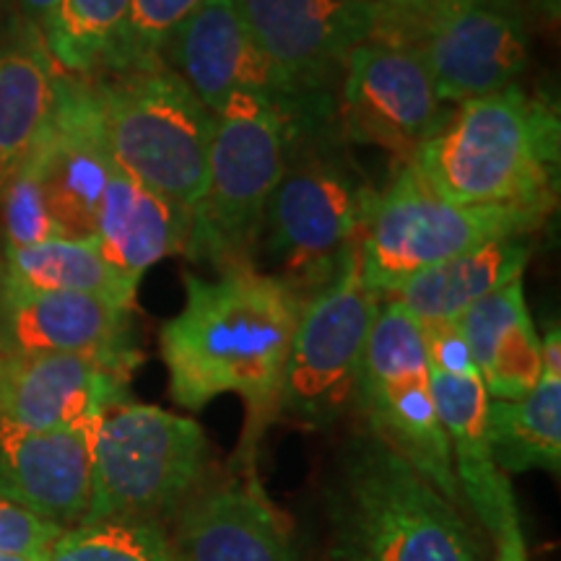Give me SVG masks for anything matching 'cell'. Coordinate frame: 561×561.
Instances as JSON below:
<instances>
[{
	"mask_svg": "<svg viewBox=\"0 0 561 561\" xmlns=\"http://www.w3.org/2000/svg\"><path fill=\"white\" fill-rule=\"evenodd\" d=\"M305 299L252 263L216 278L185 273V307L161 328L170 396L198 411L219 396L244 401L240 458L252 466L257 445L280 416V390Z\"/></svg>",
	"mask_w": 561,
	"mask_h": 561,
	"instance_id": "obj_1",
	"label": "cell"
},
{
	"mask_svg": "<svg viewBox=\"0 0 561 561\" xmlns=\"http://www.w3.org/2000/svg\"><path fill=\"white\" fill-rule=\"evenodd\" d=\"M409 164L442 201L549 214L557 201L559 115L512 83L458 104Z\"/></svg>",
	"mask_w": 561,
	"mask_h": 561,
	"instance_id": "obj_2",
	"label": "cell"
},
{
	"mask_svg": "<svg viewBox=\"0 0 561 561\" xmlns=\"http://www.w3.org/2000/svg\"><path fill=\"white\" fill-rule=\"evenodd\" d=\"M333 523L335 561H483L460 510L371 432L343 453Z\"/></svg>",
	"mask_w": 561,
	"mask_h": 561,
	"instance_id": "obj_3",
	"label": "cell"
},
{
	"mask_svg": "<svg viewBox=\"0 0 561 561\" xmlns=\"http://www.w3.org/2000/svg\"><path fill=\"white\" fill-rule=\"evenodd\" d=\"M112 161L193 216L208 178L214 115L167 62L96 83Z\"/></svg>",
	"mask_w": 561,
	"mask_h": 561,
	"instance_id": "obj_4",
	"label": "cell"
},
{
	"mask_svg": "<svg viewBox=\"0 0 561 561\" xmlns=\"http://www.w3.org/2000/svg\"><path fill=\"white\" fill-rule=\"evenodd\" d=\"M297 136L284 110L255 94H234L214 115L206 191L191 216L185 255L216 268L252 263L263 216L289 170Z\"/></svg>",
	"mask_w": 561,
	"mask_h": 561,
	"instance_id": "obj_5",
	"label": "cell"
},
{
	"mask_svg": "<svg viewBox=\"0 0 561 561\" xmlns=\"http://www.w3.org/2000/svg\"><path fill=\"white\" fill-rule=\"evenodd\" d=\"M541 210L458 206L442 201L411 164L382 193L359 237V273L377 297H396L413 276L479 244L530 237L546 221Z\"/></svg>",
	"mask_w": 561,
	"mask_h": 561,
	"instance_id": "obj_6",
	"label": "cell"
},
{
	"mask_svg": "<svg viewBox=\"0 0 561 561\" xmlns=\"http://www.w3.org/2000/svg\"><path fill=\"white\" fill-rule=\"evenodd\" d=\"M208 442L198 421L125 401L94 432L89 520H146L185 500L203 476Z\"/></svg>",
	"mask_w": 561,
	"mask_h": 561,
	"instance_id": "obj_7",
	"label": "cell"
},
{
	"mask_svg": "<svg viewBox=\"0 0 561 561\" xmlns=\"http://www.w3.org/2000/svg\"><path fill=\"white\" fill-rule=\"evenodd\" d=\"M354 409L367 419V432L401 455L447 502L466 510L453 471L450 439L434 405L424 333L396 299L380 307L371 325Z\"/></svg>",
	"mask_w": 561,
	"mask_h": 561,
	"instance_id": "obj_8",
	"label": "cell"
},
{
	"mask_svg": "<svg viewBox=\"0 0 561 561\" xmlns=\"http://www.w3.org/2000/svg\"><path fill=\"white\" fill-rule=\"evenodd\" d=\"M382 299L359 273V242L335 278L301 307L280 390V416L331 426L356 403L359 371Z\"/></svg>",
	"mask_w": 561,
	"mask_h": 561,
	"instance_id": "obj_9",
	"label": "cell"
},
{
	"mask_svg": "<svg viewBox=\"0 0 561 561\" xmlns=\"http://www.w3.org/2000/svg\"><path fill=\"white\" fill-rule=\"evenodd\" d=\"M377 193L341 164L312 159L286 170L265 208L261 234L271 276L310 299L359 242ZM261 240V237H257Z\"/></svg>",
	"mask_w": 561,
	"mask_h": 561,
	"instance_id": "obj_10",
	"label": "cell"
},
{
	"mask_svg": "<svg viewBox=\"0 0 561 561\" xmlns=\"http://www.w3.org/2000/svg\"><path fill=\"white\" fill-rule=\"evenodd\" d=\"M289 100L294 128L314 121V94L348 53L375 37L377 3L351 0H234Z\"/></svg>",
	"mask_w": 561,
	"mask_h": 561,
	"instance_id": "obj_11",
	"label": "cell"
},
{
	"mask_svg": "<svg viewBox=\"0 0 561 561\" xmlns=\"http://www.w3.org/2000/svg\"><path fill=\"white\" fill-rule=\"evenodd\" d=\"M341 117L351 138L409 164L450 112L416 47L369 39L343 62Z\"/></svg>",
	"mask_w": 561,
	"mask_h": 561,
	"instance_id": "obj_12",
	"label": "cell"
},
{
	"mask_svg": "<svg viewBox=\"0 0 561 561\" xmlns=\"http://www.w3.org/2000/svg\"><path fill=\"white\" fill-rule=\"evenodd\" d=\"M24 167L37 180L60 237H94L96 210L115 170L96 83L62 70L50 123Z\"/></svg>",
	"mask_w": 561,
	"mask_h": 561,
	"instance_id": "obj_13",
	"label": "cell"
},
{
	"mask_svg": "<svg viewBox=\"0 0 561 561\" xmlns=\"http://www.w3.org/2000/svg\"><path fill=\"white\" fill-rule=\"evenodd\" d=\"M442 102L496 94L523 76L530 58L523 0H468L413 39Z\"/></svg>",
	"mask_w": 561,
	"mask_h": 561,
	"instance_id": "obj_14",
	"label": "cell"
},
{
	"mask_svg": "<svg viewBox=\"0 0 561 561\" xmlns=\"http://www.w3.org/2000/svg\"><path fill=\"white\" fill-rule=\"evenodd\" d=\"M136 364L55 351H0V421L30 432L96 424L128 398Z\"/></svg>",
	"mask_w": 561,
	"mask_h": 561,
	"instance_id": "obj_15",
	"label": "cell"
},
{
	"mask_svg": "<svg viewBox=\"0 0 561 561\" xmlns=\"http://www.w3.org/2000/svg\"><path fill=\"white\" fill-rule=\"evenodd\" d=\"M430 382L439 421L450 439L462 507L471 510L494 538V561H528L510 479L496 468L489 447V396L479 371L450 375L430 367Z\"/></svg>",
	"mask_w": 561,
	"mask_h": 561,
	"instance_id": "obj_16",
	"label": "cell"
},
{
	"mask_svg": "<svg viewBox=\"0 0 561 561\" xmlns=\"http://www.w3.org/2000/svg\"><path fill=\"white\" fill-rule=\"evenodd\" d=\"M161 62L193 89L210 115L221 112L234 94H255L278 104L291 121L286 91L252 39L234 0H203L170 34Z\"/></svg>",
	"mask_w": 561,
	"mask_h": 561,
	"instance_id": "obj_17",
	"label": "cell"
},
{
	"mask_svg": "<svg viewBox=\"0 0 561 561\" xmlns=\"http://www.w3.org/2000/svg\"><path fill=\"white\" fill-rule=\"evenodd\" d=\"M0 351H55L138 364L133 307L100 294L3 286Z\"/></svg>",
	"mask_w": 561,
	"mask_h": 561,
	"instance_id": "obj_18",
	"label": "cell"
},
{
	"mask_svg": "<svg viewBox=\"0 0 561 561\" xmlns=\"http://www.w3.org/2000/svg\"><path fill=\"white\" fill-rule=\"evenodd\" d=\"M96 424L30 432L0 421V500L60 528L87 523Z\"/></svg>",
	"mask_w": 561,
	"mask_h": 561,
	"instance_id": "obj_19",
	"label": "cell"
},
{
	"mask_svg": "<svg viewBox=\"0 0 561 561\" xmlns=\"http://www.w3.org/2000/svg\"><path fill=\"white\" fill-rule=\"evenodd\" d=\"M178 561H294L289 533L252 471L182 512Z\"/></svg>",
	"mask_w": 561,
	"mask_h": 561,
	"instance_id": "obj_20",
	"label": "cell"
},
{
	"mask_svg": "<svg viewBox=\"0 0 561 561\" xmlns=\"http://www.w3.org/2000/svg\"><path fill=\"white\" fill-rule=\"evenodd\" d=\"M191 237V214L161 198L115 167L96 210L94 240L104 257L130 280L164 257L185 252Z\"/></svg>",
	"mask_w": 561,
	"mask_h": 561,
	"instance_id": "obj_21",
	"label": "cell"
},
{
	"mask_svg": "<svg viewBox=\"0 0 561 561\" xmlns=\"http://www.w3.org/2000/svg\"><path fill=\"white\" fill-rule=\"evenodd\" d=\"M458 328L491 401H517L541 377V339L533 325L523 278L476 301Z\"/></svg>",
	"mask_w": 561,
	"mask_h": 561,
	"instance_id": "obj_22",
	"label": "cell"
},
{
	"mask_svg": "<svg viewBox=\"0 0 561 561\" xmlns=\"http://www.w3.org/2000/svg\"><path fill=\"white\" fill-rule=\"evenodd\" d=\"M58 76V62L37 30L21 24L0 39V195L45 136Z\"/></svg>",
	"mask_w": 561,
	"mask_h": 561,
	"instance_id": "obj_23",
	"label": "cell"
},
{
	"mask_svg": "<svg viewBox=\"0 0 561 561\" xmlns=\"http://www.w3.org/2000/svg\"><path fill=\"white\" fill-rule=\"evenodd\" d=\"M533 255L530 237H504L455 255L413 276L396 294L398 305L421 328L455 322L476 301L520 280Z\"/></svg>",
	"mask_w": 561,
	"mask_h": 561,
	"instance_id": "obj_24",
	"label": "cell"
},
{
	"mask_svg": "<svg viewBox=\"0 0 561 561\" xmlns=\"http://www.w3.org/2000/svg\"><path fill=\"white\" fill-rule=\"evenodd\" d=\"M489 447L504 476L551 471L561 466V333L551 328L541 341V377L517 401H491Z\"/></svg>",
	"mask_w": 561,
	"mask_h": 561,
	"instance_id": "obj_25",
	"label": "cell"
},
{
	"mask_svg": "<svg viewBox=\"0 0 561 561\" xmlns=\"http://www.w3.org/2000/svg\"><path fill=\"white\" fill-rule=\"evenodd\" d=\"M3 286L13 291L100 294L136 305L133 286L100 250L94 237H53L30 248H3Z\"/></svg>",
	"mask_w": 561,
	"mask_h": 561,
	"instance_id": "obj_26",
	"label": "cell"
},
{
	"mask_svg": "<svg viewBox=\"0 0 561 561\" xmlns=\"http://www.w3.org/2000/svg\"><path fill=\"white\" fill-rule=\"evenodd\" d=\"M128 9L130 0H62L47 34V47L60 70L87 76L102 68Z\"/></svg>",
	"mask_w": 561,
	"mask_h": 561,
	"instance_id": "obj_27",
	"label": "cell"
},
{
	"mask_svg": "<svg viewBox=\"0 0 561 561\" xmlns=\"http://www.w3.org/2000/svg\"><path fill=\"white\" fill-rule=\"evenodd\" d=\"M42 561H178L149 520H91L66 528Z\"/></svg>",
	"mask_w": 561,
	"mask_h": 561,
	"instance_id": "obj_28",
	"label": "cell"
},
{
	"mask_svg": "<svg viewBox=\"0 0 561 561\" xmlns=\"http://www.w3.org/2000/svg\"><path fill=\"white\" fill-rule=\"evenodd\" d=\"M203 0H130L128 16L112 42L102 70L123 73V70L144 68L161 60L170 34L198 9Z\"/></svg>",
	"mask_w": 561,
	"mask_h": 561,
	"instance_id": "obj_29",
	"label": "cell"
},
{
	"mask_svg": "<svg viewBox=\"0 0 561 561\" xmlns=\"http://www.w3.org/2000/svg\"><path fill=\"white\" fill-rule=\"evenodd\" d=\"M0 210H3V234H0L3 248H30V244L60 237L37 180L26 167H21L11 185L0 195Z\"/></svg>",
	"mask_w": 561,
	"mask_h": 561,
	"instance_id": "obj_30",
	"label": "cell"
},
{
	"mask_svg": "<svg viewBox=\"0 0 561 561\" xmlns=\"http://www.w3.org/2000/svg\"><path fill=\"white\" fill-rule=\"evenodd\" d=\"M468 0H382L377 11V42H398V45H413L432 21L450 13Z\"/></svg>",
	"mask_w": 561,
	"mask_h": 561,
	"instance_id": "obj_31",
	"label": "cell"
},
{
	"mask_svg": "<svg viewBox=\"0 0 561 561\" xmlns=\"http://www.w3.org/2000/svg\"><path fill=\"white\" fill-rule=\"evenodd\" d=\"M60 525L34 515L26 507L0 500V553L42 559L62 536Z\"/></svg>",
	"mask_w": 561,
	"mask_h": 561,
	"instance_id": "obj_32",
	"label": "cell"
},
{
	"mask_svg": "<svg viewBox=\"0 0 561 561\" xmlns=\"http://www.w3.org/2000/svg\"><path fill=\"white\" fill-rule=\"evenodd\" d=\"M421 333H424L426 359H430L432 369L450 371V375L476 371L458 322H439V325L421 328Z\"/></svg>",
	"mask_w": 561,
	"mask_h": 561,
	"instance_id": "obj_33",
	"label": "cell"
},
{
	"mask_svg": "<svg viewBox=\"0 0 561 561\" xmlns=\"http://www.w3.org/2000/svg\"><path fill=\"white\" fill-rule=\"evenodd\" d=\"M16 3L21 11V24L37 30L47 42V34H50L55 19H58L62 0H16Z\"/></svg>",
	"mask_w": 561,
	"mask_h": 561,
	"instance_id": "obj_34",
	"label": "cell"
},
{
	"mask_svg": "<svg viewBox=\"0 0 561 561\" xmlns=\"http://www.w3.org/2000/svg\"><path fill=\"white\" fill-rule=\"evenodd\" d=\"M0 310H3V237H0Z\"/></svg>",
	"mask_w": 561,
	"mask_h": 561,
	"instance_id": "obj_35",
	"label": "cell"
},
{
	"mask_svg": "<svg viewBox=\"0 0 561 561\" xmlns=\"http://www.w3.org/2000/svg\"><path fill=\"white\" fill-rule=\"evenodd\" d=\"M0 561H42V559H32V557H5V553H0Z\"/></svg>",
	"mask_w": 561,
	"mask_h": 561,
	"instance_id": "obj_36",
	"label": "cell"
},
{
	"mask_svg": "<svg viewBox=\"0 0 561 561\" xmlns=\"http://www.w3.org/2000/svg\"><path fill=\"white\" fill-rule=\"evenodd\" d=\"M351 3H382V0H351Z\"/></svg>",
	"mask_w": 561,
	"mask_h": 561,
	"instance_id": "obj_37",
	"label": "cell"
}]
</instances>
